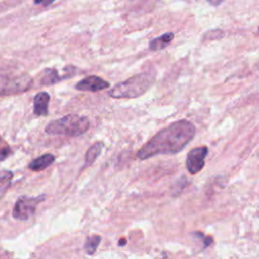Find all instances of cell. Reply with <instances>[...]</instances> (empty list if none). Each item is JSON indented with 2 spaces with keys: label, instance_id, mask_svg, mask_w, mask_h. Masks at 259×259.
<instances>
[{
  "label": "cell",
  "instance_id": "5bb4252c",
  "mask_svg": "<svg viewBox=\"0 0 259 259\" xmlns=\"http://www.w3.org/2000/svg\"><path fill=\"white\" fill-rule=\"evenodd\" d=\"M101 241V237L98 235H93L87 238L86 240V244H85V250L87 254H93L96 250V248L98 247L99 243Z\"/></svg>",
  "mask_w": 259,
  "mask_h": 259
},
{
  "label": "cell",
  "instance_id": "3957f363",
  "mask_svg": "<svg viewBox=\"0 0 259 259\" xmlns=\"http://www.w3.org/2000/svg\"><path fill=\"white\" fill-rule=\"evenodd\" d=\"M89 128V120L86 116L78 114H67L59 119L50 121L45 132L54 136L79 137Z\"/></svg>",
  "mask_w": 259,
  "mask_h": 259
},
{
  "label": "cell",
  "instance_id": "52a82bcc",
  "mask_svg": "<svg viewBox=\"0 0 259 259\" xmlns=\"http://www.w3.org/2000/svg\"><path fill=\"white\" fill-rule=\"evenodd\" d=\"M110 86L109 82L102 79L99 76L90 75L85 77L84 79L77 82L75 88L79 91H87V92H98L104 90Z\"/></svg>",
  "mask_w": 259,
  "mask_h": 259
},
{
  "label": "cell",
  "instance_id": "7a4b0ae2",
  "mask_svg": "<svg viewBox=\"0 0 259 259\" xmlns=\"http://www.w3.org/2000/svg\"><path fill=\"white\" fill-rule=\"evenodd\" d=\"M154 80L155 76L152 73L143 72L117 83L111 90H109L108 95L116 99L137 98L149 90Z\"/></svg>",
  "mask_w": 259,
  "mask_h": 259
},
{
  "label": "cell",
  "instance_id": "8fae6325",
  "mask_svg": "<svg viewBox=\"0 0 259 259\" xmlns=\"http://www.w3.org/2000/svg\"><path fill=\"white\" fill-rule=\"evenodd\" d=\"M63 79H65V78L63 76H60L56 69L48 68V69H45L42 72V77L40 79V83L42 85L49 86V85L56 84Z\"/></svg>",
  "mask_w": 259,
  "mask_h": 259
},
{
  "label": "cell",
  "instance_id": "6da1fadb",
  "mask_svg": "<svg viewBox=\"0 0 259 259\" xmlns=\"http://www.w3.org/2000/svg\"><path fill=\"white\" fill-rule=\"evenodd\" d=\"M194 124L183 118L172 122L152 137L137 153V157L146 160L157 155L181 152L194 138Z\"/></svg>",
  "mask_w": 259,
  "mask_h": 259
},
{
  "label": "cell",
  "instance_id": "ba28073f",
  "mask_svg": "<svg viewBox=\"0 0 259 259\" xmlns=\"http://www.w3.org/2000/svg\"><path fill=\"white\" fill-rule=\"evenodd\" d=\"M50 95L48 92H38L33 98V113L36 116H46L49 112Z\"/></svg>",
  "mask_w": 259,
  "mask_h": 259
},
{
  "label": "cell",
  "instance_id": "e0dca14e",
  "mask_svg": "<svg viewBox=\"0 0 259 259\" xmlns=\"http://www.w3.org/2000/svg\"><path fill=\"white\" fill-rule=\"evenodd\" d=\"M210 5H213V6H218L220 5L224 0H206Z\"/></svg>",
  "mask_w": 259,
  "mask_h": 259
},
{
  "label": "cell",
  "instance_id": "9c48e42d",
  "mask_svg": "<svg viewBox=\"0 0 259 259\" xmlns=\"http://www.w3.org/2000/svg\"><path fill=\"white\" fill-rule=\"evenodd\" d=\"M54 162H55V156L53 154L47 153V154H44V155L37 157L36 159L32 160L29 163L28 168L32 171H41V170H45L46 168H48L49 166H51Z\"/></svg>",
  "mask_w": 259,
  "mask_h": 259
},
{
  "label": "cell",
  "instance_id": "4fadbf2b",
  "mask_svg": "<svg viewBox=\"0 0 259 259\" xmlns=\"http://www.w3.org/2000/svg\"><path fill=\"white\" fill-rule=\"evenodd\" d=\"M13 173L11 171H1L0 172V198L5 194L9 188L12 181Z\"/></svg>",
  "mask_w": 259,
  "mask_h": 259
},
{
  "label": "cell",
  "instance_id": "277c9868",
  "mask_svg": "<svg viewBox=\"0 0 259 259\" xmlns=\"http://www.w3.org/2000/svg\"><path fill=\"white\" fill-rule=\"evenodd\" d=\"M31 85L32 79L28 75L0 76V96L25 92Z\"/></svg>",
  "mask_w": 259,
  "mask_h": 259
},
{
  "label": "cell",
  "instance_id": "30bf717a",
  "mask_svg": "<svg viewBox=\"0 0 259 259\" xmlns=\"http://www.w3.org/2000/svg\"><path fill=\"white\" fill-rule=\"evenodd\" d=\"M174 38V33L173 32H166L156 38H153L149 42V49L153 52H158L161 51L165 48H167L170 42Z\"/></svg>",
  "mask_w": 259,
  "mask_h": 259
},
{
  "label": "cell",
  "instance_id": "7c38bea8",
  "mask_svg": "<svg viewBox=\"0 0 259 259\" xmlns=\"http://www.w3.org/2000/svg\"><path fill=\"white\" fill-rule=\"evenodd\" d=\"M103 143L102 142H95L86 152L85 155V165L90 166L92 165L97 157L100 155L102 149H103Z\"/></svg>",
  "mask_w": 259,
  "mask_h": 259
},
{
  "label": "cell",
  "instance_id": "2e32d148",
  "mask_svg": "<svg viewBox=\"0 0 259 259\" xmlns=\"http://www.w3.org/2000/svg\"><path fill=\"white\" fill-rule=\"evenodd\" d=\"M56 0H34V4H40V5H44V6H48V5L52 4Z\"/></svg>",
  "mask_w": 259,
  "mask_h": 259
},
{
  "label": "cell",
  "instance_id": "8992f818",
  "mask_svg": "<svg viewBox=\"0 0 259 259\" xmlns=\"http://www.w3.org/2000/svg\"><path fill=\"white\" fill-rule=\"evenodd\" d=\"M207 153L208 149L206 146L196 147L188 152L186 158V168L189 173L196 174L202 170Z\"/></svg>",
  "mask_w": 259,
  "mask_h": 259
},
{
  "label": "cell",
  "instance_id": "9a60e30c",
  "mask_svg": "<svg viewBox=\"0 0 259 259\" xmlns=\"http://www.w3.org/2000/svg\"><path fill=\"white\" fill-rule=\"evenodd\" d=\"M10 153H11L10 147L5 143H3V145L0 147V161L5 160L10 155Z\"/></svg>",
  "mask_w": 259,
  "mask_h": 259
},
{
  "label": "cell",
  "instance_id": "5b68a950",
  "mask_svg": "<svg viewBox=\"0 0 259 259\" xmlns=\"http://www.w3.org/2000/svg\"><path fill=\"white\" fill-rule=\"evenodd\" d=\"M46 198L45 195H39L36 197H30V196H20L13 207L12 215L14 219L25 221L31 218L35 210L36 206L39 202H41Z\"/></svg>",
  "mask_w": 259,
  "mask_h": 259
}]
</instances>
